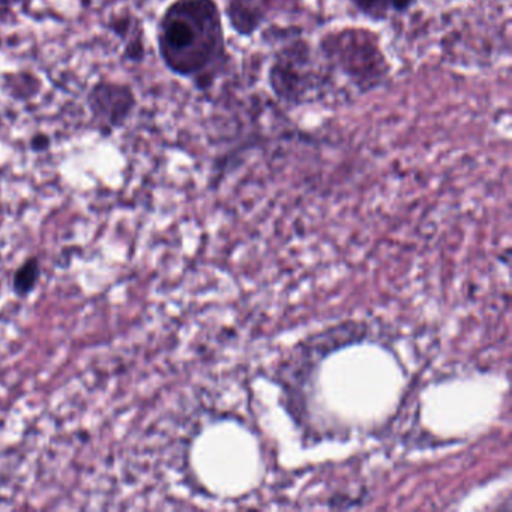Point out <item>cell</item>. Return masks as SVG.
<instances>
[{"mask_svg":"<svg viewBox=\"0 0 512 512\" xmlns=\"http://www.w3.org/2000/svg\"><path fill=\"white\" fill-rule=\"evenodd\" d=\"M320 47L328 62L364 92L377 88L391 70L379 37L365 29L349 28L326 35Z\"/></svg>","mask_w":512,"mask_h":512,"instance_id":"cell-2","label":"cell"},{"mask_svg":"<svg viewBox=\"0 0 512 512\" xmlns=\"http://www.w3.org/2000/svg\"><path fill=\"white\" fill-rule=\"evenodd\" d=\"M136 106V92L127 83L100 80L86 95V107L104 137L112 136L116 130L124 127Z\"/></svg>","mask_w":512,"mask_h":512,"instance_id":"cell-4","label":"cell"},{"mask_svg":"<svg viewBox=\"0 0 512 512\" xmlns=\"http://www.w3.org/2000/svg\"><path fill=\"white\" fill-rule=\"evenodd\" d=\"M109 28L113 34L118 35L124 41V59L136 62V64L145 59L143 29L133 14H118L110 20Z\"/></svg>","mask_w":512,"mask_h":512,"instance_id":"cell-5","label":"cell"},{"mask_svg":"<svg viewBox=\"0 0 512 512\" xmlns=\"http://www.w3.org/2000/svg\"><path fill=\"white\" fill-rule=\"evenodd\" d=\"M353 7L374 22L386 20L391 13H406L413 0H350Z\"/></svg>","mask_w":512,"mask_h":512,"instance_id":"cell-7","label":"cell"},{"mask_svg":"<svg viewBox=\"0 0 512 512\" xmlns=\"http://www.w3.org/2000/svg\"><path fill=\"white\" fill-rule=\"evenodd\" d=\"M157 46L167 70L205 88L226 58L223 16L215 0H175L157 26Z\"/></svg>","mask_w":512,"mask_h":512,"instance_id":"cell-1","label":"cell"},{"mask_svg":"<svg viewBox=\"0 0 512 512\" xmlns=\"http://www.w3.org/2000/svg\"><path fill=\"white\" fill-rule=\"evenodd\" d=\"M226 16L239 35L250 37L263 22L260 0H226Z\"/></svg>","mask_w":512,"mask_h":512,"instance_id":"cell-6","label":"cell"},{"mask_svg":"<svg viewBox=\"0 0 512 512\" xmlns=\"http://www.w3.org/2000/svg\"><path fill=\"white\" fill-rule=\"evenodd\" d=\"M35 0H0V11L14 10V8H29Z\"/></svg>","mask_w":512,"mask_h":512,"instance_id":"cell-9","label":"cell"},{"mask_svg":"<svg viewBox=\"0 0 512 512\" xmlns=\"http://www.w3.org/2000/svg\"><path fill=\"white\" fill-rule=\"evenodd\" d=\"M49 145V137L43 136V134H38V136L34 137V140H32V149H34V151H44V149L49 148Z\"/></svg>","mask_w":512,"mask_h":512,"instance_id":"cell-10","label":"cell"},{"mask_svg":"<svg viewBox=\"0 0 512 512\" xmlns=\"http://www.w3.org/2000/svg\"><path fill=\"white\" fill-rule=\"evenodd\" d=\"M38 263L35 260L25 263L16 275V289L19 293H28L37 283Z\"/></svg>","mask_w":512,"mask_h":512,"instance_id":"cell-8","label":"cell"},{"mask_svg":"<svg viewBox=\"0 0 512 512\" xmlns=\"http://www.w3.org/2000/svg\"><path fill=\"white\" fill-rule=\"evenodd\" d=\"M311 62L310 47L305 43H296L281 50L269 71V83L275 95L289 103L304 101L316 80Z\"/></svg>","mask_w":512,"mask_h":512,"instance_id":"cell-3","label":"cell"}]
</instances>
